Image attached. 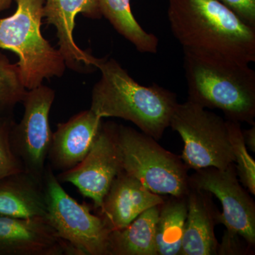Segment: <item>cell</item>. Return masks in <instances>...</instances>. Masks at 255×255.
Segmentation results:
<instances>
[{"label": "cell", "mask_w": 255, "mask_h": 255, "mask_svg": "<svg viewBox=\"0 0 255 255\" xmlns=\"http://www.w3.org/2000/svg\"><path fill=\"white\" fill-rule=\"evenodd\" d=\"M171 31L185 53L250 64L255 28L219 0H168Z\"/></svg>", "instance_id": "cell-1"}, {"label": "cell", "mask_w": 255, "mask_h": 255, "mask_svg": "<svg viewBox=\"0 0 255 255\" xmlns=\"http://www.w3.org/2000/svg\"><path fill=\"white\" fill-rule=\"evenodd\" d=\"M97 69L102 76L92 89L90 110L102 119L128 121L144 133L160 139L177 105L176 94L157 84L140 85L113 58H103Z\"/></svg>", "instance_id": "cell-2"}, {"label": "cell", "mask_w": 255, "mask_h": 255, "mask_svg": "<svg viewBox=\"0 0 255 255\" xmlns=\"http://www.w3.org/2000/svg\"><path fill=\"white\" fill-rule=\"evenodd\" d=\"M184 69L188 100L255 125V72L249 64L184 52Z\"/></svg>", "instance_id": "cell-3"}, {"label": "cell", "mask_w": 255, "mask_h": 255, "mask_svg": "<svg viewBox=\"0 0 255 255\" xmlns=\"http://www.w3.org/2000/svg\"><path fill=\"white\" fill-rule=\"evenodd\" d=\"M16 9L0 18V48L14 52L26 90L42 85L45 79L61 77L65 64L59 49H55L41 33L45 0H16Z\"/></svg>", "instance_id": "cell-4"}, {"label": "cell", "mask_w": 255, "mask_h": 255, "mask_svg": "<svg viewBox=\"0 0 255 255\" xmlns=\"http://www.w3.org/2000/svg\"><path fill=\"white\" fill-rule=\"evenodd\" d=\"M117 133L122 168L127 173L159 195H187L189 169L180 156L131 127L117 124Z\"/></svg>", "instance_id": "cell-5"}, {"label": "cell", "mask_w": 255, "mask_h": 255, "mask_svg": "<svg viewBox=\"0 0 255 255\" xmlns=\"http://www.w3.org/2000/svg\"><path fill=\"white\" fill-rule=\"evenodd\" d=\"M46 219L76 255H109L112 230L100 214L71 197L62 187L49 164L43 178Z\"/></svg>", "instance_id": "cell-6"}, {"label": "cell", "mask_w": 255, "mask_h": 255, "mask_svg": "<svg viewBox=\"0 0 255 255\" xmlns=\"http://www.w3.org/2000/svg\"><path fill=\"white\" fill-rule=\"evenodd\" d=\"M172 130L184 142L182 155L188 169H226L234 163L227 122L197 104H177L171 118Z\"/></svg>", "instance_id": "cell-7"}, {"label": "cell", "mask_w": 255, "mask_h": 255, "mask_svg": "<svg viewBox=\"0 0 255 255\" xmlns=\"http://www.w3.org/2000/svg\"><path fill=\"white\" fill-rule=\"evenodd\" d=\"M54 99V91L45 85L27 90L22 101V119L14 123L10 133L11 148L25 172L41 182L53 135L49 114Z\"/></svg>", "instance_id": "cell-8"}, {"label": "cell", "mask_w": 255, "mask_h": 255, "mask_svg": "<svg viewBox=\"0 0 255 255\" xmlns=\"http://www.w3.org/2000/svg\"><path fill=\"white\" fill-rule=\"evenodd\" d=\"M189 187L209 191L221 201L220 223L228 232L241 236L251 248L255 246V203L238 179L234 163L226 169L209 167L189 176Z\"/></svg>", "instance_id": "cell-9"}, {"label": "cell", "mask_w": 255, "mask_h": 255, "mask_svg": "<svg viewBox=\"0 0 255 255\" xmlns=\"http://www.w3.org/2000/svg\"><path fill=\"white\" fill-rule=\"evenodd\" d=\"M117 128V124L102 122L97 138L85 159L73 169L57 176L60 182L70 183L78 188L84 197L92 199L96 209H101L114 179L123 169Z\"/></svg>", "instance_id": "cell-10"}, {"label": "cell", "mask_w": 255, "mask_h": 255, "mask_svg": "<svg viewBox=\"0 0 255 255\" xmlns=\"http://www.w3.org/2000/svg\"><path fill=\"white\" fill-rule=\"evenodd\" d=\"M79 14L92 19L102 17L97 0H45L43 18L56 29L59 50L66 66L87 73L97 69L102 59L82 50L75 43L73 31Z\"/></svg>", "instance_id": "cell-11"}, {"label": "cell", "mask_w": 255, "mask_h": 255, "mask_svg": "<svg viewBox=\"0 0 255 255\" xmlns=\"http://www.w3.org/2000/svg\"><path fill=\"white\" fill-rule=\"evenodd\" d=\"M0 255H76L46 217L0 216Z\"/></svg>", "instance_id": "cell-12"}, {"label": "cell", "mask_w": 255, "mask_h": 255, "mask_svg": "<svg viewBox=\"0 0 255 255\" xmlns=\"http://www.w3.org/2000/svg\"><path fill=\"white\" fill-rule=\"evenodd\" d=\"M102 124V119L90 109L58 124L48 152L51 169L65 172L80 164L91 150Z\"/></svg>", "instance_id": "cell-13"}, {"label": "cell", "mask_w": 255, "mask_h": 255, "mask_svg": "<svg viewBox=\"0 0 255 255\" xmlns=\"http://www.w3.org/2000/svg\"><path fill=\"white\" fill-rule=\"evenodd\" d=\"M165 196L149 190L122 169L107 191L99 214L112 231L127 227L139 215L164 202Z\"/></svg>", "instance_id": "cell-14"}, {"label": "cell", "mask_w": 255, "mask_h": 255, "mask_svg": "<svg viewBox=\"0 0 255 255\" xmlns=\"http://www.w3.org/2000/svg\"><path fill=\"white\" fill-rule=\"evenodd\" d=\"M209 191L189 187L187 216L179 255H218L219 242L215 227L220 223L221 212Z\"/></svg>", "instance_id": "cell-15"}, {"label": "cell", "mask_w": 255, "mask_h": 255, "mask_svg": "<svg viewBox=\"0 0 255 255\" xmlns=\"http://www.w3.org/2000/svg\"><path fill=\"white\" fill-rule=\"evenodd\" d=\"M46 215L43 182L25 171L0 179V216L31 219Z\"/></svg>", "instance_id": "cell-16"}, {"label": "cell", "mask_w": 255, "mask_h": 255, "mask_svg": "<svg viewBox=\"0 0 255 255\" xmlns=\"http://www.w3.org/2000/svg\"><path fill=\"white\" fill-rule=\"evenodd\" d=\"M160 205L143 211L127 227L112 231L109 255H157L155 224Z\"/></svg>", "instance_id": "cell-17"}, {"label": "cell", "mask_w": 255, "mask_h": 255, "mask_svg": "<svg viewBox=\"0 0 255 255\" xmlns=\"http://www.w3.org/2000/svg\"><path fill=\"white\" fill-rule=\"evenodd\" d=\"M187 195L165 197L155 224L157 255H179L187 216Z\"/></svg>", "instance_id": "cell-18"}, {"label": "cell", "mask_w": 255, "mask_h": 255, "mask_svg": "<svg viewBox=\"0 0 255 255\" xmlns=\"http://www.w3.org/2000/svg\"><path fill=\"white\" fill-rule=\"evenodd\" d=\"M130 0H97L102 16H105L119 34L142 53H157L159 40L137 22L130 9Z\"/></svg>", "instance_id": "cell-19"}, {"label": "cell", "mask_w": 255, "mask_h": 255, "mask_svg": "<svg viewBox=\"0 0 255 255\" xmlns=\"http://www.w3.org/2000/svg\"><path fill=\"white\" fill-rule=\"evenodd\" d=\"M27 90L17 64L0 53V119L13 116L15 106L22 102Z\"/></svg>", "instance_id": "cell-20"}, {"label": "cell", "mask_w": 255, "mask_h": 255, "mask_svg": "<svg viewBox=\"0 0 255 255\" xmlns=\"http://www.w3.org/2000/svg\"><path fill=\"white\" fill-rule=\"evenodd\" d=\"M228 134L234 156V164L242 185L255 195V162L248 152L243 139L241 123L227 120Z\"/></svg>", "instance_id": "cell-21"}, {"label": "cell", "mask_w": 255, "mask_h": 255, "mask_svg": "<svg viewBox=\"0 0 255 255\" xmlns=\"http://www.w3.org/2000/svg\"><path fill=\"white\" fill-rule=\"evenodd\" d=\"M14 123L13 116L0 119V179L24 171L10 142V133Z\"/></svg>", "instance_id": "cell-22"}, {"label": "cell", "mask_w": 255, "mask_h": 255, "mask_svg": "<svg viewBox=\"0 0 255 255\" xmlns=\"http://www.w3.org/2000/svg\"><path fill=\"white\" fill-rule=\"evenodd\" d=\"M248 26L255 28V0H219Z\"/></svg>", "instance_id": "cell-23"}, {"label": "cell", "mask_w": 255, "mask_h": 255, "mask_svg": "<svg viewBox=\"0 0 255 255\" xmlns=\"http://www.w3.org/2000/svg\"><path fill=\"white\" fill-rule=\"evenodd\" d=\"M237 234H233L226 231L223 236L222 244L219 245L218 255H242L246 253V248H242V243Z\"/></svg>", "instance_id": "cell-24"}, {"label": "cell", "mask_w": 255, "mask_h": 255, "mask_svg": "<svg viewBox=\"0 0 255 255\" xmlns=\"http://www.w3.org/2000/svg\"><path fill=\"white\" fill-rule=\"evenodd\" d=\"M243 139L247 147L255 152V125L248 130H243Z\"/></svg>", "instance_id": "cell-25"}, {"label": "cell", "mask_w": 255, "mask_h": 255, "mask_svg": "<svg viewBox=\"0 0 255 255\" xmlns=\"http://www.w3.org/2000/svg\"><path fill=\"white\" fill-rule=\"evenodd\" d=\"M12 0H0V11L8 9L11 4Z\"/></svg>", "instance_id": "cell-26"}]
</instances>
